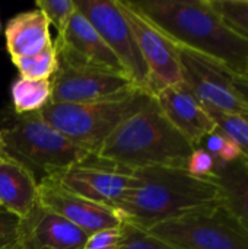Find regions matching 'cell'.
Returning a JSON list of instances; mask_svg holds the SVG:
<instances>
[{"label":"cell","instance_id":"obj_1","mask_svg":"<svg viewBox=\"0 0 248 249\" xmlns=\"http://www.w3.org/2000/svg\"><path fill=\"white\" fill-rule=\"evenodd\" d=\"M177 47L222 63L237 76L248 67V38L231 28L209 0H129Z\"/></svg>","mask_w":248,"mask_h":249},{"label":"cell","instance_id":"obj_2","mask_svg":"<svg viewBox=\"0 0 248 249\" xmlns=\"http://www.w3.org/2000/svg\"><path fill=\"white\" fill-rule=\"evenodd\" d=\"M132 174L134 184L114 210L123 220L143 231L222 203V193L216 182L196 178L186 168L151 166Z\"/></svg>","mask_w":248,"mask_h":249},{"label":"cell","instance_id":"obj_3","mask_svg":"<svg viewBox=\"0 0 248 249\" xmlns=\"http://www.w3.org/2000/svg\"><path fill=\"white\" fill-rule=\"evenodd\" d=\"M194 147L171 125L156 99L127 117L94 155L118 169L133 172L151 166L186 168Z\"/></svg>","mask_w":248,"mask_h":249},{"label":"cell","instance_id":"obj_4","mask_svg":"<svg viewBox=\"0 0 248 249\" xmlns=\"http://www.w3.org/2000/svg\"><path fill=\"white\" fill-rule=\"evenodd\" d=\"M0 136L6 156L28 168L38 182L94 156L57 131L39 112L16 114L10 105L0 107Z\"/></svg>","mask_w":248,"mask_h":249},{"label":"cell","instance_id":"obj_5","mask_svg":"<svg viewBox=\"0 0 248 249\" xmlns=\"http://www.w3.org/2000/svg\"><path fill=\"white\" fill-rule=\"evenodd\" d=\"M152 95L133 89L127 93L85 104H50L41 117L69 140L95 155L110 134L137 112Z\"/></svg>","mask_w":248,"mask_h":249},{"label":"cell","instance_id":"obj_6","mask_svg":"<svg viewBox=\"0 0 248 249\" xmlns=\"http://www.w3.org/2000/svg\"><path fill=\"white\" fill-rule=\"evenodd\" d=\"M146 232L178 249H248V231L224 203L158 223Z\"/></svg>","mask_w":248,"mask_h":249},{"label":"cell","instance_id":"obj_7","mask_svg":"<svg viewBox=\"0 0 248 249\" xmlns=\"http://www.w3.org/2000/svg\"><path fill=\"white\" fill-rule=\"evenodd\" d=\"M183 82L212 117L232 114L248 118V105L234 88V73L222 63L178 47Z\"/></svg>","mask_w":248,"mask_h":249},{"label":"cell","instance_id":"obj_8","mask_svg":"<svg viewBox=\"0 0 248 249\" xmlns=\"http://www.w3.org/2000/svg\"><path fill=\"white\" fill-rule=\"evenodd\" d=\"M75 4L115 54L130 82L151 93L148 67L117 0H75Z\"/></svg>","mask_w":248,"mask_h":249},{"label":"cell","instance_id":"obj_9","mask_svg":"<svg viewBox=\"0 0 248 249\" xmlns=\"http://www.w3.org/2000/svg\"><path fill=\"white\" fill-rule=\"evenodd\" d=\"M117 4L133 31L139 51L148 67L151 95L153 96L159 90L181 82L178 47L139 13L129 0H117Z\"/></svg>","mask_w":248,"mask_h":249},{"label":"cell","instance_id":"obj_10","mask_svg":"<svg viewBox=\"0 0 248 249\" xmlns=\"http://www.w3.org/2000/svg\"><path fill=\"white\" fill-rule=\"evenodd\" d=\"M66 190L94 203L114 209L133 187L134 175L99 160L95 156L53 175Z\"/></svg>","mask_w":248,"mask_h":249},{"label":"cell","instance_id":"obj_11","mask_svg":"<svg viewBox=\"0 0 248 249\" xmlns=\"http://www.w3.org/2000/svg\"><path fill=\"white\" fill-rule=\"evenodd\" d=\"M54 45L57 48L58 61L67 66L126 76L115 54L77 9L64 31L57 35Z\"/></svg>","mask_w":248,"mask_h":249},{"label":"cell","instance_id":"obj_12","mask_svg":"<svg viewBox=\"0 0 248 249\" xmlns=\"http://www.w3.org/2000/svg\"><path fill=\"white\" fill-rule=\"evenodd\" d=\"M51 104H85L114 98L137 89L123 74L77 69L58 61L51 77Z\"/></svg>","mask_w":248,"mask_h":249},{"label":"cell","instance_id":"obj_13","mask_svg":"<svg viewBox=\"0 0 248 249\" xmlns=\"http://www.w3.org/2000/svg\"><path fill=\"white\" fill-rule=\"evenodd\" d=\"M38 204L69 220L88 235L118 228L123 223V217L117 210L66 190L51 177L38 182Z\"/></svg>","mask_w":248,"mask_h":249},{"label":"cell","instance_id":"obj_14","mask_svg":"<svg viewBox=\"0 0 248 249\" xmlns=\"http://www.w3.org/2000/svg\"><path fill=\"white\" fill-rule=\"evenodd\" d=\"M153 98L165 118L193 147L202 146L203 140L218 130L215 120L183 80L159 90Z\"/></svg>","mask_w":248,"mask_h":249},{"label":"cell","instance_id":"obj_15","mask_svg":"<svg viewBox=\"0 0 248 249\" xmlns=\"http://www.w3.org/2000/svg\"><path fill=\"white\" fill-rule=\"evenodd\" d=\"M88 233L37 204L19 220L18 249H83Z\"/></svg>","mask_w":248,"mask_h":249},{"label":"cell","instance_id":"obj_16","mask_svg":"<svg viewBox=\"0 0 248 249\" xmlns=\"http://www.w3.org/2000/svg\"><path fill=\"white\" fill-rule=\"evenodd\" d=\"M38 204V181L22 163L0 159V209L16 219H25Z\"/></svg>","mask_w":248,"mask_h":249},{"label":"cell","instance_id":"obj_17","mask_svg":"<svg viewBox=\"0 0 248 249\" xmlns=\"http://www.w3.org/2000/svg\"><path fill=\"white\" fill-rule=\"evenodd\" d=\"M50 22L39 9L26 10L9 19L4 28L6 50L10 58L32 55L51 45Z\"/></svg>","mask_w":248,"mask_h":249},{"label":"cell","instance_id":"obj_18","mask_svg":"<svg viewBox=\"0 0 248 249\" xmlns=\"http://www.w3.org/2000/svg\"><path fill=\"white\" fill-rule=\"evenodd\" d=\"M222 193V203L248 231V156L231 163H218L213 175Z\"/></svg>","mask_w":248,"mask_h":249},{"label":"cell","instance_id":"obj_19","mask_svg":"<svg viewBox=\"0 0 248 249\" xmlns=\"http://www.w3.org/2000/svg\"><path fill=\"white\" fill-rule=\"evenodd\" d=\"M51 79L34 80L18 76L10 86V107L16 114L39 112L51 104Z\"/></svg>","mask_w":248,"mask_h":249},{"label":"cell","instance_id":"obj_20","mask_svg":"<svg viewBox=\"0 0 248 249\" xmlns=\"http://www.w3.org/2000/svg\"><path fill=\"white\" fill-rule=\"evenodd\" d=\"M18 69L19 76L25 79L44 80L51 79L58 69V54L54 42L37 54L10 58Z\"/></svg>","mask_w":248,"mask_h":249},{"label":"cell","instance_id":"obj_21","mask_svg":"<svg viewBox=\"0 0 248 249\" xmlns=\"http://www.w3.org/2000/svg\"><path fill=\"white\" fill-rule=\"evenodd\" d=\"M118 249H178L177 247L151 235L149 232L123 220L121 244Z\"/></svg>","mask_w":248,"mask_h":249},{"label":"cell","instance_id":"obj_22","mask_svg":"<svg viewBox=\"0 0 248 249\" xmlns=\"http://www.w3.org/2000/svg\"><path fill=\"white\" fill-rule=\"evenodd\" d=\"M212 7L237 32L248 38V0H209Z\"/></svg>","mask_w":248,"mask_h":249},{"label":"cell","instance_id":"obj_23","mask_svg":"<svg viewBox=\"0 0 248 249\" xmlns=\"http://www.w3.org/2000/svg\"><path fill=\"white\" fill-rule=\"evenodd\" d=\"M212 118L216 127L227 137L232 139L241 149L243 155L248 156V118L232 114H215Z\"/></svg>","mask_w":248,"mask_h":249},{"label":"cell","instance_id":"obj_24","mask_svg":"<svg viewBox=\"0 0 248 249\" xmlns=\"http://www.w3.org/2000/svg\"><path fill=\"white\" fill-rule=\"evenodd\" d=\"M35 7L39 9L50 25H53L57 31V35L61 34L76 12L75 0H37Z\"/></svg>","mask_w":248,"mask_h":249},{"label":"cell","instance_id":"obj_25","mask_svg":"<svg viewBox=\"0 0 248 249\" xmlns=\"http://www.w3.org/2000/svg\"><path fill=\"white\" fill-rule=\"evenodd\" d=\"M216 165H218V162H216L215 156L210 155L205 147L199 146V147H194L193 153L190 155L186 169L189 171L190 175H193L196 178L213 181Z\"/></svg>","mask_w":248,"mask_h":249},{"label":"cell","instance_id":"obj_26","mask_svg":"<svg viewBox=\"0 0 248 249\" xmlns=\"http://www.w3.org/2000/svg\"><path fill=\"white\" fill-rule=\"evenodd\" d=\"M121 244V226L102 229L88 235L83 249H118Z\"/></svg>","mask_w":248,"mask_h":249},{"label":"cell","instance_id":"obj_27","mask_svg":"<svg viewBox=\"0 0 248 249\" xmlns=\"http://www.w3.org/2000/svg\"><path fill=\"white\" fill-rule=\"evenodd\" d=\"M19 239V219L6 212L0 213V249H13Z\"/></svg>","mask_w":248,"mask_h":249},{"label":"cell","instance_id":"obj_28","mask_svg":"<svg viewBox=\"0 0 248 249\" xmlns=\"http://www.w3.org/2000/svg\"><path fill=\"white\" fill-rule=\"evenodd\" d=\"M241 155H243V152H241L240 146L232 139L225 136V142L215 159L218 163H231V162L237 160Z\"/></svg>","mask_w":248,"mask_h":249},{"label":"cell","instance_id":"obj_29","mask_svg":"<svg viewBox=\"0 0 248 249\" xmlns=\"http://www.w3.org/2000/svg\"><path fill=\"white\" fill-rule=\"evenodd\" d=\"M234 88L238 96L248 105V79L244 76H234Z\"/></svg>","mask_w":248,"mask_h":249},{"label":"cell","instance_id":"obj_30","mask_svg":"<svg viewBox=\"0 0 248 249\" xmlns=\"http://www.w3.org/2000/svg\"><path fill=\"white\" fill-rule=\"evenodd\" d=\"M6 153H4V147H3V140H1V136H0V159L4 158Z\"/></svg>","mask_w":248,"mask_h":249},{"label":"cell","instance_id":"obj_31","mask_svg":"<svg viewBox=\"0 0 248 249\" xmlns=\"http://www.w3.org/2000/svg\"><path fill=\"white\" fill-rule=\"evenodd\" d=\"M244 77H247L248 79V67H247V71H246V74H244Z\"/></svg>","mask_w":248,"mask_h":249},{"label":"cell","instance_id":"obj_32","mask_svg":"<svg viewBox=\"0 0 248 249\" xmlns=\"http://www.w3.org/2000/svg\"><path fill=\"white\" fill-rule=\"evenodd\" d=\"M0 31H1V22H0Z\"/></svg>","mask_w":248,"mask_h":249},{"label":"cell","instance_id":"obj_33","mask_svg":"<svg viewBox=\"0 0 248 249\" xmlns=\"http://www.w3.org/2000/svg\"><path fill=\"white\" fill-rule=\"evenodd\" d=\"M1 212H3V210H1V209H0V213H1Z\"/></svg>","mask_w":248,"mask_h":249},{"label":"cell","instance_id":"obj_34","mask_svg":"<svg viewBox=\"0 0 248 249\" xmlns=\"http://www.w3.org/2000/svg\"><path fill=\"white\" fill-rule=\"evenodd\" d=\"M13 249H18V247H15V248H13Z\"/></svg>","mask_w":248,"mask_h":249}]
</instances>
